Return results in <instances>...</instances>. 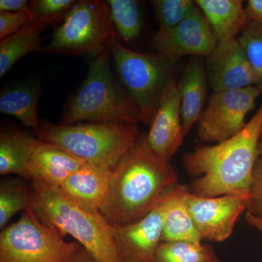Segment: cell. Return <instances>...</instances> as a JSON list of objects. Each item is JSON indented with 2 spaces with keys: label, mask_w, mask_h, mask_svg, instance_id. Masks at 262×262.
<instances>
[{
  "label": "cell",
  "mask_w": 262,
  "mask_h": 262,
  "mask_svg": "<svg viewBox=\"0 0 262 262\" xmlns=\"http://www.w3.org/2000/svg\"><path fill=\"white\" fill-rule=\"evenodd\" d=\"M178 184L170 162L151 149L146 136L113 168L100 213L113 227H123L144 218Z\"/></svg>",
  "instance_id": "cell-1"
},
{
  "label": "cell",
  "mask_w": 262,
  "mask_h": 262,
  "mask_svg": "<svg viewBox=\"0 0 262 262\" xmlns=\"http://www.w3.org/2000/svg\"><path fill=\"white\" fill-rule=\"evenodd\" d=\"M262 134V103L238 134L213 146H204L183 158L189 175L198 177L190 192L214 198L232 195L248 198L255 164L259 157Z\"/></svg>",
  "instance_id": "cell-2"
},
{
  "label": "cell",
  "mask_w": 262,
  "mask_h": 262,
  "mask_svg": "<svg viewBox=\"0 0 262 262\" xmlns=\"http://www.w3.org/2000/svg\"><path fill=\"white\" fill-rule=\"evenodd\" d=\"M30 208L44 225L63 237L70 235L96 262H120L113 227L100 213H90L70 201L59 188L31 181Z\"/></svg>",
  "instance_id": "cell-3"
},
{
  "label": "cell",
  "mask_w": 262,
  "mask_h": 262,
  "mask_svg": "<svg viewBox=\"0 0 262 262\" xmlns=\"http://www.w3.org/2000/svg\"><path fill=\"white\" fill-rule=\"evenodd\" d=\"M34 135L85 163L113 168L140 139L138 124L82 122L55 125L40 121Z\"/></svg>",
  "instance_id": "cell-4"
},
{
  "label": "cell",
  "mask_w": 262,
  "mask_h": 262,
  "mask_svg": "<svg viewBox=\"0 0 262 262\" xmlns=\"http://www.w3.org/2000/svg\"><path fill=\"white\" fill-rule=\"evenodd\" d=\"M84 122H141L135 105L114 75L108 50L93 57L83 83L67 103L60 124Z\"/></svg>",
  "instance_id": "cell-5"
},
{
  "label": "cell",
  "mask_w": 262,
  "mask_h": 262,
  "mask_svg": "<svg viewBox=\"0 0 262 262\" xmlns=\"http://www.w3.org/2000/svg\"><path fill=\"white\" fill-rule=\"evenodd\" d=\"M117 79L135 105L141 122L150 124L164 90L173 79V61L132 51L113 41L108 48Z\"/></svg>",
  "instance_id": "cell-6"
},
{
  "label": "cell",
  "mask_w": 262,
  "mask_h": 262,
  "mask_svg": "<svg viewBox=\"0 0 262 262\" xmlns=\"http://www.w3.org/2000/svg\"><path fill=\"white\" fill-rule=\"evenodd\" d=\"M120 39L106 1H77L59 27L53 31L43 53L56 55H91L107 51Z\"/></svg>",
  "instance_id": "cell-7"
},
{
  "label": "cell",
  "mask_w": 262,
  "mask_h": 262,
  "mask_svg": "<svg viewBox=\"0 0 262 262\" xmlns=\"http://www.w3.org/2000/svg\"><path fill=\"white\" fill-rule=\"evenodd\" d=\"M44 225L31 208L0 233V262H67L80 248Z\"/></svg>",
  "instance_id": "cell-8"
},
{
  "label": "cell",
  "mask_w": 262,
  "mask_h": 262,
  "mask_svg": "<svg viewBox=\"0 0 262 262\" xmlns=\"http://www.w3.org/2000/svg\"><path fill=\"white\" fill-rule=\"evenodd\" d=\"M261 94L255 85L213 92L198 122L200 140L218 144L238 134L246 126V117Z\"/></svg>",
  "instance_id": "cell-9"
},
{
  "label": "cell",
  "mask_w": 262,
  "mask_h": 262,
  "mask_svg": "<svg viewBox=\"0 0 262 262\" xmlns=\"http://www.w3.org/2000/svg\"><path fill=\"white\" fill-rule=\"evenodd\" d=\"M175 186L167 191L159 203L144 218L130 225L113 227L120 262H155L162 243L164 219Z\"/></svg>",
  "instance_id": "cell-10"
},
{
  "label": "cell",
  "mask_w": 262,
  "mask_h": 262,
  "mask_svg": "<svg viewBox=\"0 0 262 262\" xmlns=\"http://www.w3.org/2000/svg\"><path fill=\"white\" fill-rule=\"evenodd\" d=\"M185 203L202 241L222 242L229 238L239 216L247 210V198L224 195L206 198L190 192Z\"/></svg>",
  "instance_id": "cell-11"
},
{
  "label": "cell",
  "mask_w": 262,
  "mask_h": 262,
  "mask_svg": "<svg viewBox=\"0 0 262 262\" xmlns=\"http://www.w3.org/2000/svg\"><path fill=\"white\" fill-rule=\"evenodd\" d=\"M218 41L196 5L190 15L168 31L156 32L153 44L160 56L176 61L184 56H209Z\"/></svg>",
  "instance_id": "cell-12"
},
{
  "label": "cell",
  "mask_w": 262,
  "mask_h": 262,
  "mask_svg": "<svg viewBox=\"0 0 262 262\" xmlns=\"http://www.w3.org/2000/svg\"><path fill=\"white\" fill-rule=\"evenodd\" d=\"M149 125L146 136L148 144L158 156L170 162L185 138L180 91L175 79L164 90Z\"/></svg>",
  "instance_id": "cell-13"
},
{
  "label": "cell",
  "mask_w": 262,
  "mask_h": 262,
  "mask_svg": "<svg viewBox=\"0 0 262 262\" xmlns=\"http://www.w3.org/2000/svg\"><path fill=\"white\" fill-rule=\"evenodd\" d=\"M206 68L213 92L255 85L252 68L237 38L218 42L206 57Z\"/></svg>",
  "instance_id": "cell-14"
},
{
  "label": "cell",
  "mask_w": 262,
  "mask_h": 262,
  "mask_svg": "<svg viewBox=\"0 0 262 262\" xmlns=\"http://www.w3.org/2000/svg\"><path fill=\"white\" fill-rule=\"evenodd\" d=\"M85 163L68 151L30 136L24 178L59 187Z\"/></svg>",
  "instance_id": "cell-15"
},
{
  "label": "cell",
  "mask_w": 262,
  "mask_h": 262,
  "mask_svg": "<svg viewBox=\"0 0 262 262\" xmlns=\"http://www.w3.org/2000/svg\"><path fill=\"white\" fill-rule=\"evenodd\" d=\"M113 169L85 163L58 188L62 194L76 206L90 213H100Z\"/></svg>",
  "instance_id": "cell-16"
},
{
  "label": "cell",
  "mask_w": 262,
  "mask_h": 262,
  "mask_svg": "<svg viewBox=\"0 0 262 262\" xmlns=\"http://www.w3.org/2000/svg\"><path fill=\"white\" fill-rule=\"evenodd\" d=\"M206 62L203 57H192L178 82L182 103L183 130L187 136L205 110L207 96Z\"/></svg>",
  "instance_id": "cell-17"
},
{
  "label": "cell",
  "mask_w": 262,
  "mask_h": 262,
  "mask_svg": "<svg viewBox=\"0 0 262 262\" xmlns=\"http://www.w3.org/2000/svg\"><path fill=\"white\" fill-rule=\"evenodd\" d=\"M195 3L218 42L237 38L249 20L241 0H196Z\"/></svg>",
  "instance_id": "cell-18"
},
{
  "label": "cell",
  "mask_w": 262,
  "mask_h": 262,
  "mask_svg": "<svg viewBox=\"0 0 262 262\" xmlns=\"http://www.w3.org/2000/svg\"><path fill=\"white\" fill-rule=\"evenodd\" d=\"M189 189L180 184H176L168 211L164 219L162 242L202 243L185 203Z\"/></svg>",
  "instance_id": "cell-19"
},
{
  "label": "cell",
  "mask_w": 262,
  "mask_h": 262,
  "mask_svg": "<svg viewBox=\"0 0 262 262\" xmlns=\"http://www.w3.org/2000/svg\"><path fill=\"white\" fill-rule=\"evenodd\" d=\"M40 89L37 85L17 84L8 86L0 94V112L18 119L26 127L39 126L38 104Z\"/></svg>",
  "instance_id": "cell-20"
},
{
  "label": "cell",
  "mask_w": 262,
  "mask_h": 262,
  "mask_svg": "<svg viewBox=\"0 0 262 262\" xmlns=\"http://www.w3.org/2000/svg\"><path fill=\"white\" fill-rule=\"evenodd\" d=\"M47 28L42 24L30 23L0 42V78L23 57L42 52V33Z\"/></svg>",
  "instance_id": "cell-21"
},
{
  "label": "cell",
  "mask_w": 262,
  "mask_h": 262,
  "mask_svg": "<svg viewBox=\"0 0 262 262\" xmlns=\"http://www.w3.org/2000/svg\"><path fill=\"white\" fill-rule=\"evenodd\" d=\"M30 136L17 129L0 134V175L16 174L24 178Z\"/></svg>",
  "instance_id": "cell-22"
},
{
  "label": "cell",
  "mask_w": 262,
  "mask_h": 262,
  "mask_svg": "<svg viewBox=\"0 0 262 262\" xmlns=\"http://www.w3.org/2000/svg\"><path fill=\"white\" fill-rule=\"evenodd\" d=\"M110 18L120 39L132 42L142 30L140 4L135 0H106Z\"/></svg>",
  "instance_id": "cell-23"
},
{
  "label": "cell",
  "mask_w": 262,
  "mask_h": 262,
  "mask_svg": "<svg viewBox=\"0 0 262 262\" xmlns=\"http://www.w3.org/2000/svg\"><path fill=\"white\" fill-rule=\"evenodd\" d=\"M32 187L20 179H5L0 184V228L20 211L30 208Z\"/></svg>",
  "instance_id": "cell-24"
},
{
  "label": "cell",
  "mask_w": 262,
  "mask_h": 262,
  "mask_svg": "<svg viewBox=\"0 0 262 262\" xmlns=\"http://www.w3.org/2000/svg\"><path fill=\"white\" fill-rule=\"evenodd\" d=\"M155 262H222L213 247L202 243L162 242Z\"/></svg>",
  "instance_id": "cell-25"
},
{
  "label": "cell",
  "mask_w": 262,
  "mask_h": 262,
  "mask_svg": "<svg viewBox=\"0 0 262 262\" xmlns=\"http://www.w3.org/2000/svg\"><path fill=\"white\" fill-rule=\"evenodd\" d=\"M151 3L158 20V32L173 28L196 7L195 1L191 0H153Z\"/></svg>",
  "instance_id": "cell-26"
},
{
  "label": "cell",
  "mask_w": 262,
  "mask_h": 262,
  "mask_svg": "<svg viewBox=\"0 0 262 262\" xmlns=\"http://www.w3.org/2000/svg\"><path fill=\"white\" fill-rule=\"evenodd\" d=\"M238 39L255 77V86L262 92V25L248 20Z\"/></svg>",
  "instance_id": "cell-27"
},
{
  "label": "cell",
  "mask_w": 262,
  "mask_h": 262,
  "mask_svg": "<svg viewBox=\"0 0 262 262\" xmlns=\"http://www.w3.org/2000/svg\"><path fill=\"white\" fill-rule=\"evenodd\" d=\"M77 1L75 0H33L27 12L31 23L50 24L63 21Z\"/></svg>",
  "instance_id": "cell-28"
},
{
  "label": "cell",
  "mask_w": 262,
  "mask_h": 262,
  "mask_svg": "<svg viewBox=\"0 0 262 262\" xmlns=\"http://www.w3.org/2000/svg\"><path fill=\"white\" fill-rule=\"evenodd\" d=\"M247 212L262 218V156L258 157L253 172L247 203Z\"/></svg>",
  "instance_id": "cell-29"
},
{
  "label": "cell",
  "mask_w": 262,
  "mask_h": 262,
  "mask_svg": "<svg viewBox=\"0 0 262 262\" xmlns=\"http://www.w3.org/2000/svg\"><path fill=\"white\" fill-rule=\"evenodd\" d=\"M30 23L28 12H0V39L9 37Z\"/></svg>",
  "instance_id": "cell-30"
},
{
  "label": "cell",
  "mask_w": 262,
  "mask_h": 262,
  "mask_svg": "<svg viewBox=\"0 0 262 262\" xmlns=\"http://www.w3.org/2000/svg\"><path fill=\"white\" fill-rule=\"evenodd\" d=\"M29 3L27 0H0V12H27Z\"/></svg>",
  "instance_id": "cell-31"
},
{
  "label": "cell",
  "mask_w": 262,
  "mask_h": 262,
  "mask_svg": "<svg viewBox=\"0 0 262 262\" xmlns=\"http://www.w3.org/2000/svg\"><path fill=\"white\" fill-rule=\"evenodd\" d=\"M245 8L250 20L262 25V0H248Z\"/></svg>",
  "instance_id": "cell-32"
},
{
  "label": "cell",
  "mask_w": 262,
  "mask_h": 262,
  "mask_svg": "<svg viewBox=\"0 0 262 262\" xmlns=\"http://www.w3.org/2000/svg\"><path fill=\"white\" fill-rule=\"evenodd\" d=\"M67 262H96L93 256L82 246H80Z\"/></svg>",
  "instance_id": "cell-33"
},
{
  "label": "cell",
  "mask_w": 262,
  "mask_h": 262,
  "mask_svg": "<svg viewBox=\"0 0 262 262\" xmlns=\"http://www.w3.org/2000/svg\"><path fill=\"white\" fill-rule=\"evenodd\" d=\"M246 220L250 226L254 227L262 234V218L246 213Z\"/></svg>",
  "instance_id": "cell-34"
},
{
  "label": "cell",
  "mask_w": 262,
  "mask_h": 262,
  "mask_svg": "<svg viewBox=\"0 0 262 262\" xmlns=\"http://www.w3.org/2000/svg\"><path fill=\"white\" fill-rule=\"evenodd\" d=\"M258 153L260 156H262V134L261 138H260L259 144H258Z\"/></svg>",
  "instance_id": "cell-35"
}]
</instances>
